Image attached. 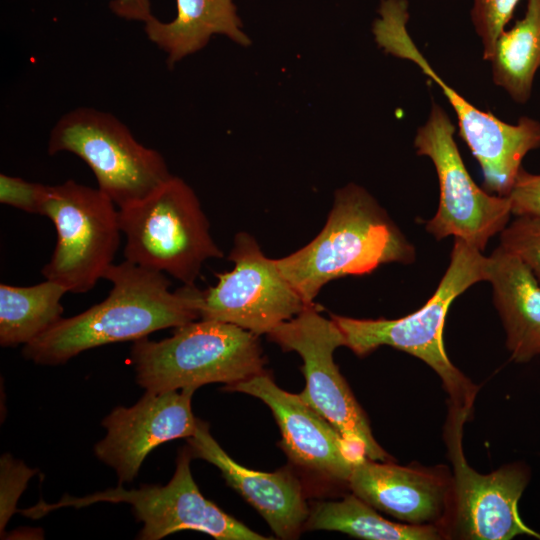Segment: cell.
<instances>
[{
  "label": "cell",
  "instance_id": "277c9868",
  "mask_svg": "<svg viewBox=\"0 0 540 540\" xmlns=\"http://www.w3.org/2000/svg\"><path fill=\"white\" fill-rule=\"evenodd\" d=\"M130 361L136 381L149 392L231 385L263 373L257 335L236 325L200 319L176 327L171 337L135 340Z\"/></svg>",
  "mask_w": 540,
  "mask_h": 540
},
{
  "label": "cell",
  "instance_id": "603a6c76",
  "mask_svg": "<svg viewBox=\"0 0 540 540\" xmlns=\"http://www.w3.org/2000/svg\"><path fill=\"white\" fill-rule=\"evenodd\" d=\"M500 246L519 257L540 282V215H519L501 231Z\"/></svg>",
  "mask_w": 540,
  "mask_h": 540
},
{
  "label": "cell",
  "instance_id": "9a60e30c",
  "mask_svg": "<svg viewBox=\"0 0 540 540\" xmlns=\"http://www.w3.org/2000/svg\"><path fill=\"white\" fill-rule=\"evenodd\" d=\"M223 389L262 400L280 428L283 450L292 462L306 470L348 484L356 460L365 456L298 394L281 389L264 373Z\"/></svg>",
  "mask_w": 540,
  "mask_h": 540
},
{
  "label": "cell",
  "instance_id": "3957f363",
  "mask_svg": "<svg viewBox=\"0 0 540 540\" xmlns=\"http://www.w3.org/2000/svg\"><path fill=\"white\" fill-rule=\"evenodd\" d=\"M488 257L459 238L454 239L450 264L436 291L415 312L399 319H355L331 315L345 346L365 356L387 345L411 354L441 378L449 404L472 411L478 386L449 360L443 345V328L452 302L473 284L487 280Z\"/></svg>",
  "mask_w": 540,
  "mask_h": 540
},
{
  "label": "cell",
  "instance_id": "52a82bcc",
  "mask_svg": "<svg viewBox=\"0 0 540 540\" xmlns=\"http://www.w3.org/2000/svg\"><path fill=\"white\" fill-rule=\"evenodd\" d=\"M60 152L81 158L118 208L144 199L173 176L157 150L141 144L117 117L91 107L72 109L54 124L48 153Z\"/></svg>",
  "mask_w": 540,
  "mask_h": 540
},
{
  "label": "cell",
  "instance_id": "83f0119b",
  "mask_svg": "<svg viewBox=\"0 0 540 540\" xmlns=\"http://www.w3.org/2000/svg\"><path fill=\"white\" fill-rule=\"evenodd\" d=\"M109 8L116 16L127 21L146 23L153 16L150 0H111Z\"/></svg>",
  "mask_w": 540,
  "mask_h": 540
},
{
  "label": "cell",
  "instance_id": "4fadbf2b",
  "mask_svg": "<svg viewBox=\"0 0 540 540\" xmlns=\"http://www.w3.org/2000/svg\"><path fill=\"white\" fill-rule=\"evenodd\" d=\"M228 259L234 268L216 273L218 283L203 291L200 319L230 323L259 336L310 305L248 233L236 235Z\"/></svg>",
  "mask_w": 540,
  "mask_h": 540
},
{
  "label": "cell",
  "instance_id": "484cf974",
  "mask_svg": "<svg viewBox=\"0 0 540 540\" xmlns=\"http://www.w3.org/2000/svg\"><path fill=\"white\" fill-rule=\"evenodd\" d=\"M46 185L0 174V202L30 214L41 213Z\"/></svg>",
  "mask_w": 540,
  "mask_h": 540
},
{
  "label": "cell",
  "instance_id": "7402d4cb",
  "mask_svg": "<svg viewBox=\"0 0 540 540\" xmlns=\"http://www.w3.org/2000/svg\"><path fill=\"white\" fill-rule=\"evenodd\" d=\"M490 62L494 83L515 102H527L540 68V0H527L524 17L503 31Z\"/></svg>",
  "mask_w": 540,
  "mask_h": 540
},
{
  "label": "cell",
  "instance_id": "2e32d148",
  "mask_svg": "<svg viewBox=\"0 0 540 540\" xmlns=\"http://www.w3.org/2000/svg\"><path fill=\"white\" fill-rule=\"evenodd\" d=\"M348 486L377 510L408 524L439 526L445 533L452 502V477L445 468L399 466L361 456Z\"/></svg>",
  "mask_w": 540,
  "mask_h": 540
},
{
  "label": "cell",
  "instance_id": "d4e9b609",
  "mask_svg": "<svg viewBox=\"0 0 540 540\" xmlns=\"http://www.w3.org/2000/svg\"><path fill=\"white\" fill-rule=\"evenodd\" d=\"M34 474L35 470L29 469L9 455L6 454L1 457V529L5 527L16 511L17 500Z\"/></svg>",
  "mask_w": 540,
  "mask_h": 540
},
{
  "label": "cell",
  "instance_id": "ba28073f",
  "mask_svg": "<svg viewBox=\"0 0 540 540\" xmlns=\"http://www.w3.org/2000/svg\"><path fill=\"white\" fill-rule=\"evenodd\" d=\"M99 188L67 180L46 185L40 215L54 224L57 242L42 269L45 279L83 294L104 278L120 245L119 210Z\"/></svg>",
  "mask_w": 540,
  "mask_h": 540
},
{
  "label": "cell",
  "instance_id": "30bf717a",
  "mask_svg": "<svg viewBox=\"0 0 540 540\" xmlns=\"http://www.w3.org/2000/svg\"><path fill=\"white\" fill-rule=\"evenodd\" d=\"M319 311L312 303L267 335L284 351L301 356L306 386L298 394L300 398L366 457L392 461L373 437L366 414L334 362L335 349L345 346L343 333L332 318H324Z\"/></svg>",
  "mask_w": 540,
  "mask_h": 540
},
{
  "label": "cell",
  "instance_id": "cb8c5ba5",
  "mask_svg": "<svg viewBox=\"0 0 540 540\" xmlns=\"http://www.w3.org/2000/svg\"><path fill=\"white\" fill-rule=\"evenodd\" d=\"M520 0H473L471 19L483 44V58L491 61L496 43Z\"/></svg>",
  "mask_w": 540,
  "mask_h": 540
},
{
  "label": "cell",
  "instance_id": "9c48e42d",
  "mask_svg": "<svg viewBox=\"0 0 540 540\" xmlns=\"http://www.w3.org/2000/svg\"><path fill=\"white\" fill-rule=\"evenodd\" d=\"M192 457L189 447L179 452L174 475L165 486L143 485L127 490L119 485L84 497L64 496L54 504L40 501L20 512L37 519L62 507L81 508L98 502L127 503L137 520L143 523L137 537L140 540H159L183 530L200 531L217 540H267L201 494L190 470Z\"/></svg>",
  "mask_w": 540,
  "mask_h": 540
},
{
  "label": "cell",
  "instance_id": "44dd1931",
  "mask_svg": "<svg viewBox=\"0 0 540 540\" xmlns=\"http://www.w3.org/2000/svg\"><path fill=\"white\" fill-rule=\"evenodd\" d=\"M68 291L46 279L32 286L0 284V344H27L62 318Z\"/></svg>",
  "mask_w": 540,
  "mask_h": 540
},
{
  "label": "cell",
  "instance_id": "7c38bea8",
  "mask_svg": "<svg viewBox=\"0 0 540 540\" xmlns=\"http://www.w3.org/2000/svg\"><path fill=\"white\" fill-rule=\"evenodd\" d=\"M470 415V411L449 404L445 441L454 472L446 537L510 540L528 535L540 539V534L525 525L518 512V501L528 483L527 469L513 464L480 474L467 463L462 435Z\"/></svg>",
  "mask_w": 540,
  "mask_h": 540
},
{
  "label": "cell",
  "instance_id": "8992f818",
  "mask_svg": "<svg viewBox=\"0 0 540 540\" xmlns=\"http://www.w3.org/2000/svg\"><path fill=\"white\" fill-rule=\"evenodd\" d=\"M118 210L124 260L194 285L203 263L223 256L195 192L179 177Z\"/></svg>",
  "mask_w": 540,
  "mask_h": 540
},
{
  "label": "cell",
  "instance_id": "d6986e66",
  "mask_svg": "<svg viewBox=\"0 0 540 540\" xmlns=\"http://www.w3.org/2000/svg\"><path fill=\"white\" fill-rule=\"evenodd\" d=\"M176 11L172 21L152 16L144 23L147 38L166 54L169 68L203 49L213 35L241 46L251 43L233 0H176Z\"/></svg>",
  "mask_w": 540,
  "mask_h": 540
},
{
  "label": "cell",
  "instance_id": "e0dca14e",
  "mask_svg": "<svg viewBox=\"0 0 540 540\" xmlns=\"http://www.w3.org/2000/svg\"><path fill=\"white\" fill-rule=\"evenodd\" d=\"M192 456L215 465L227 484L265 519L276 536H299L309 516L302 485L288 470L273 473L248 469L235 462L216 442L207 423L198 419L196 432L187 438Z\"/></svg>",
  "mask_w": 540,
  "mask_h": 540
},
{
  "label": "cell",
  "instance_id": "5bb4252c",
  "mask_svg": "<svg viewBox=\"0 0 540 540\" xmlns=\"http://www.w3.org/2000/svg\"><path fill=\"white\" fill-rule=\"evenodd\" d=\"M194 391H146L135 405L116 407L103 419L106 435L96 443L94 453L115 470L119 485L134 480L154 448L195 434L198 419L191 409Z\"/></svg>",
  "mask_w": 540,
  "mask_h": 540
},
{
  "label": "cell",
  "instance_id": "8fae6325",
  "mask_svg": "<svg viewBox=\"0 0 540 540\" xmlns=\"http://www.w3.org/2000/svg\"><path fill=\"white\" fill-rule=\"evenodd\" d=\"M455 126L441 106L432 104L414 139L418 155L431 159L439 181V204L426 230L437 240L462 239L482 251L512 214L507 196L490 195L471 178L454 140Z\"/></svg>",
  "mask_w": 540,
  "mask_h": 540
},
{
  "label": "cell",
  "instance_id": "ac0fdd59",
  "mask_svg": "<svg viewBox=\"0 0 540 540\" xmlns=\"http://www.w3.org/2000/svg\"><path fill=\"white\" fill-rule=\"evenodd\" d=\"M487 281L512 359L526 362L540 355V282L519 257L500 245L488 257Z\"/></svg>",
  "mask_w": 540,
  "mask_h": 540
},
{
  "label": "cell",
  "instance_id": "4316f807",
  "mask_svg": "<svg viewBox=\"0 0 540 540\" xmlns=\"http://www.w3.org/2000/svg\"><path fill=\"white\" fill-rule=\"evenodd\" d=\"M507 197L515 216L540 215V174H532L521 168Z\"/></svg>",
  "mask_w": 540,
  "mask_h": 540
},
{
  "label": "cell",
  "instance_id": "6da1fadb",
  "mask_svg": "<svg viewBox=\"0 0 540 540\" xmlns=\"http://www.w3.org/2000/svg\"><path fill=\"white\" fill-rule=\"evenodd\" d=\"M104 279L112 283L106 299L61 318L25 344L23 356L37 364L59 365L91 348L135 341L200 319L203 291L195 284L171 292L164 273L127 260L113 264Z\"/></svg>",
  "mask_w": 540,
  "mask_h": 540
},
{
  "label": "cell",
  "instance_id": "ffe728a7",
  "mask_svg": "<svg viewBox=\"0 0 540 540\" xmlns=\"http://www.w3.org/2000/svg\"><path fill=\"white\" fill-rule=\"evenodd\" d=\"M305 528L339 531L366 540H438L446 538L436 525H415L389 521L375 508L354 494L338 501L314 504L309 511Z\"/></svg>",
  "mask_w": 540,
  "mask_h": 540
},
{
  "label": "cell",
  "instance_id": "7a4b0ae2",
  "mask_svg": "<svg viewBox=\"0 0 540 540\" xmlns=\"http://www.w3.org/2000/svg\"><path fill=\"white\" fill-rule=\"evenodd\" d=\"M414 259L413 245L386 211L364 188L350 183L335 192L321 232L306 246L276 261L284 277L311 304L331 280Z\"/></svg>",
  "mask_w": 540,
  "mask_h": 540
},
{
  "label": "cell",
  "instance_id": "5b68a950",
  "mask_svg": "<svg viewBox=\"0 0 540 540\" xmlns=\"http://www.w3.org/2000/svg\"><path fill=\"white\" fill-rule=\"evenodd\" d=\"M408 6L407 0H381L372 27L376 43L385 53L416 64L441 88L456 113L461 138L481 166L485 189L507 196L525 155L540 147V122L523 116L516 124L506 123L445 83L409 35Z\"/></svg>",
  "mask_w": 540,
  "mask_h": 540
}]
</instances>
